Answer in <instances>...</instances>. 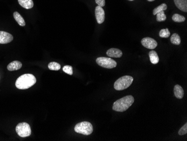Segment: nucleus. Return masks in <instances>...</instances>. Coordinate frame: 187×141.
<instances>
[{
	"mask_svg": "<svg viewBox=\"0 0 187 141\" xmlns=\"http://www.w3.org/2000/svg\"><path fill=\"white\" fill-rule=\"evenodd\" d=\"M96 62L99 66L107 69H112L116 67L117 65L115 60L111 58L105 57H100L97 58L96 60Z\"/></svg>",
	"mask_w": 187,
	"mask_h": 141,
	"instance_id": "obj_6",
	"label": "nucleus"
},
{
	"mask_svg": "<svg viewBox=\"0 0 187 141\" xmlns=\"http://www.w3.org/2000/svg\"><path fill=\"white\" fill-rule=\"evenodd\" d=\"M106 55L111 58H119L122 56V52L118 48H110L106 52Z\"/></svg>",
	"mask_w": 187,
	"mask_h": 141,
	"instance_id": "obj_10",
	"label": "nucleus"
},
{
	"mask_svg": "<svg viewBox=\"0 0 187 141\" xmlns=\"http://www.w3.org/2000/svg\"><path fill=\"white\" fill-rule=\"evenodd\" d=\"M174 92L175 96L178 99H182L184 96V90L179 85H175L174 88Z\"/></svg>",
	"mask_w": 187,
	"mask_h": 141,
	"instance_id": "obj_13",
	"label": "nucleus"
},
{
	"mask_svg": "<svg viewBox=\"0 0 187 141\" xmlns=\"http://www.w3.org/2000/svg\"><path fill=\"white\" fill-rule=\"evenodd\" d=\"M128 1H134V0H128Z\"/></svg>",
	"mask_w": 187,
	"mask_h": 141,
	"instance_id": "obj_27",
	"label": "nucleus"
},
{
	"mask_svg": "<svg viewBox=\"0 0 187 141\" xmlns=\"http://www.w3.org/2000/svg\"><path fill=\"white\" fill-rule=\"evenodd\" d=\"M95 2L98 6L100 7H104L106 5L105 0H95Z\"/></svg>",
	"mask_w": 187,
	"mask_h": 141,
	"instance_id": "obj_25",
	"label": "nucleus"
},
{
	"mask_svg": "<svg viewBox=\"0 0 187 141\" xmlns=\"http://www.w3.org/2000/svg\"><path fill=\"white\" fill-rule=\"evenodd\" d=\"M14 17L16 21L18 24H19L21 27H24L25 25V21L24 20L23 17L21 16L20 14H19L17 11H15L14 13Z\"/></svg>",
	"mask_w": 187,
	"mask_h": 141,
	"instance_id": "obj_16",
	"label": "nucleus"
},
{
	"mask_svg": "<svg viewBox=\"0 0 187 141\" xmlns=\"http://www.w3.org/2000/svg\"><path fill=\"white\" fill-rule=\"evenodd\" d=\"M170 41L174 45H180V42H181L180 36L177 33H174L173 35H172L171 37Z\"/></svg>",
	"mask_w": 187,
	"mask_h": 141,
	"instance_id": "obj_17",
	"label": "nucleus"
},
{
	"mask_svg": "<svg viewBox=\"0 0 187 141\" xmlns=\"http://www.w3.org/2000/svg\"><path fill=\"white\" fill-rule=\"evenodd\" d=\"M141 43L145 47L150 50L155 49L157 46V42L153 38L150 37L143 38L141 40Z\"/></svg>",
	"mask_w": 187,
	"mask_h": 141,
	"instance_id": "obj_7",
	"label": "nucleus"
},
{
	"mask_svg": "<svg viewBox=\"0 0 187 141\" xmlns=\"http://www.w3.org/2000/svg\"><path fill=\"white\" fill-rule=\"evenodd\" d=\"M16 132L21 137H27L31 135V131L29 124L27 123H21L17 124L16 127Z\"/></svg>",
	"mask_w": 187,
	"mask_h": 141,
	"instance_id": "obj_5",
	"label": "nucleus"
},
{
	"mask_svg": "<svg viewBox=\"0 0 187 141\" xmlns=\"http://www.w3.org/2000/svg\"><path fill=\"white\" fill-rule=\"evenodd\" d=\"M135 101L134 97L131 96L123 97L122 98L116 101L113 105V110L118 112H123L129 109Z\"/></svg>",
	"mask_w": 187,
	"mask_h": 141,
	"instance_id": "obj_2",
	"label": "nucleus"
},
{
	"mask_svg": "<svg viewBox=\"0 0 187 141\" xmlns=\"http://www.w3.org/2000/svg\"><path fill=\"white\" fill-rule=\"evenodd\" d=\"M170 35V32L168 28L163 29L159 32V36L161 38H168Z\"/></svg>",
	"mask_w": 187,
	"mask_h": 141,
	"instance_id": "obj_21",
	"label": "nucleus"
},
{
	"mask_svg": "<svg viewBox=\"0 0 187 141\" xmlns=\"http://www.w3.org/2000/svg\"><path fill=\"white\" fill-rule=\"evenodd\" d=\"M48 68L51 70H59L61 69V65L57 62H51L48 64Z\"/></svg>",
	"mask_w": 187,
	"mask_h": 141,
	"instance_id": "obj_20",
	"label": "nucleus"
},
{
	"mask_svg": "<svg viewBox=\"0 0 187 141\" xmlns=\"http://www.w3.org/2000/svg\"><path fill=\"white\" fill-rule=\"evenodd\" d=\"M22 67L21 62L19 61H14L10 62L7 66V69L9 71H15L20 69Z\"/></svg>",
	"mask_w": 187,
	"mask_h": 141,
	"instance_id": "obj_12",
	"label": "nucleus"
},
{
	"mask_svg": "<svg viewBox=\"0 0 187 141\" xmlns=\"http://www.w3.org/2000/svg\"><path fill=\"white\" fill-rule=\"evenodd\" d=\"M133 78L131 76H126L119 78L116 80L114 87L117 91H122L128 88L132 83Z\"/></svg>",
	"mask_w": 187,
	"mask_h": 141,
	"instance_id": "obj_3",
	"label": "nucleus"
},
{
	"mask_svg": "<svg viewBox=\"0 0 187 141\" xmlns=\"http://www.w3.org/2000/svg\"><path fill=\"white\" fill-rule=\"evenodd\" d=\"M36 82V78L33 74H25L17 78L15 86L19 90H27L34 85Z\"/></svg>",
	"mask_w": 187,
	"mask_h": 141,
	"instance_id": "obj_1",
	"label": "nucleus"
},
{
	"mask_svg": "<svg viewBox=\"0 0 187 141\" xmlns=\"http://www.w3.org/2000/svg\"><path fill=\"white\" fill-rule=\"evenodd\" d=\"M95 17L98 23L102 24L105 20V12L102 7L97 6L95 8Z\"/></svg>",
	"mask_w": 187,
	"mask_h": 141,
	"instance_id": "obj_8",
	"label": "nucleus"
},
{
	"mask_svg": "<svg viewBox=\"0 0 187 141\" xmlns=\"http://www.w3.org/2000/svg\"><path fill=\"white\" fill-rule=\"evenodd\" d=\"M150 57V61L153 64H156L159 61V58L157 52L155 51H151L149 54Z\"/></svg>",
	"mask_w": 187,
	"mask_h": 141,
	"instance_id": "obj_15",
	"label": "nucleus"
},
{
	"mask_svg": "<svg viewBox=\"0 0 187 141\" xmlns=\"http://www.w3.org/2000/svg\"><path fill=\"white\" fill-rule=\"evenodd\" d=\"M172 19L174 21L177 23H182L185 20V18L183 16L178 14H174L173 16L172 17Z\"/></svg>",
	"mask_w": 187,
	"mask_h": 141,
	"instance_id": "obj_19",
	"label": "nucleus"
},
{
	"mask_svg": "<svg viewBox=\"0 0 187 141\" xmlns=\"http://www.w3.org/2000/svg\"><path fill=\"white\" fill-rule=\"evenodd\" d=\"M13 40L12 35L4 31H0V44L9 43Z\"/></svg>",
	"mask_w": 187,
	"mask_h": 141,
	"instance_id": "obj_9",
	"label": "nucleus"
},
{
	"mask_svg": "<svg viewBox=\"0 0 187 141\" xmlns=\"http://www.w3.org/2000/svg\"><path fill=\"white\" fill-rule=\"evenodd\" d=\"M187 123L184 125L182 127L180 128L178 132V133L180 135H183L184 134H187Z\"/></svg>",
	"mask_w": 187,
	"mask_h": 141,
	"instance_id": "obj_24",
	"label": "nucleus"
},
{
	"mask_svg": "<svg viewBox=\"0 0 187 141\" xmlns=\"http://www.w3.org/2000/svg\"><path fill=\"white\" fill-rule=\"evenodd\" d=\"M167 9V5L165 4H161L159 6L155 8L153 10V15H156L157 13L162 11L166 10Z\"/></svg>",
	"mask_w": 187,
	"mask_h": 141,
	"instance_id": "obj_18",
	"label": "nucleus"
},
{
	"mask_svg": "<svg viewBox=\"0 0 187 141\" xmlns=\"http://www.w3.org/2000/svg\"><path fill=\"white\" fill-rule=\"evenodd\" d=\"M63 71L69 75L73 74V69L71 66L65 65L63 68Z\"/></svg>",
	"mask_w": 187,
	"mask_h": 141,
	"instance_id": "obj_23",
	"label": "nucleus"
},
{
	"mask_svg": "<svg viewBox=\"0 0 187 141\" xmlns=\"http://www.w3.org/2000/svg\"><path fill=\"white\" fill-rule=\"evenodd\" d=\"M75 131L79 134L88 135L92 133L93 127L89 122L82 121L75 125Z\"/></svg>",
	"mask_w": 187,
	"mask_h": 141,
	"instance_id": "obj_4",
	"label": "nucleus"
},
{
	"mask_svg": "<svg viewBox=\"0 0 187 141\" xmlns=\"http://www.w3.org/2000/svg\"><path fill=\"white\" fill-rule=\"evenodd\" d=\"M167 19L166 15L165 14L164 11H162L156 14V20L159 22L164 21Z\"/></svg>",
	"mask_w": 187,
	"mask_h": 141,
	"instance_id": "obj_22",
	"label": "nucleus"
},
{
	"mask_svg": "<svg viewBox=\"0 0 187 141\" xmlns=\"http://www.w3.org/2000/svg\"><path fill=\"white\" fill-rule=\"evenodd\" d=\"M18 2L21 6L26 9H31L34 6L33 0H18Z\"/></svg>",
	"mask_w": 187,
	"mask_h": 141,
	"instance_id": "obj_14",
	"label": "nucleus"
},
{
	"mask_svg": "<svg viewBox=\"0 0 187 141\" xmlns=\"http://www.w3.org/2000/svg\"><path fill=\"white\" fill-rule=\"evenodd\" d=\"M148 1H150V2H153V1H155V0H147Z\"/></svg>",
	"mask_w": 187,
	"mask_h": 141,
	"instance_id": "obj_26",
	"label": "nucleus"
},
{
	"mask_svg": "<svg viewBox=\"0 0 187 141\" xmlns=\"http://www.w3.org/2000/svg\"><path fill=\"white\" fill-rule=\"evenodd\" d=\"M174 3L179 10L187 12V0H174Z\"/></svg>",
	"mask_w": 187,
	"mask_h": 141,
	"instance_id": "obj_11",
	"label": "nucleus"
}]
</instances>
